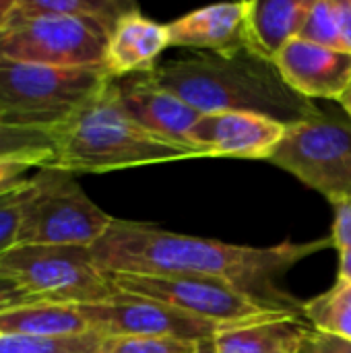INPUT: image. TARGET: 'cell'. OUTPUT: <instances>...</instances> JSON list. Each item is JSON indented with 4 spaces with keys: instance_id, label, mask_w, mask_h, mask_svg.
<instances>
[{
    "instance_id": "obj_11",
    "label": "cell",
    "mask_w": 351,
    "mask_h": 353,
    "mask_svg": "<svg viewBox=\"0 0 351 353\" xmlns=\"http://www.w3.org/2000/svg\"><path fill=\"white\" fill-rule=\"evenodd\" d=\"M288 124L252 112L203 114L188 141L203 157L267 159L273 155Z\"/></svg>"
},
{
    "instance_id": "obj_33",
    "label": "cell",
    "mask_w": 351,
    "mask_h": 353,
    "mask_svg": "<svg viewBox=\"0 0 351 353\" xmlns=\"http://www.w3.org/2000/svg\"><path fill=\"white\" fill-rule=\"evenodd\" d=\"M197 353H217L215 352V345H213V339H205L199 343V352Z\"/></svg>"
},
{
    "instance_id": "obj_27",
    "label": "cell",
    "mask_w": 351,
    "mask_h": 353,
    "mask_svg": "<svg viewBox=\"0 0 351 353\" xmlns=\"http://www.w3.org/2000/svg\"><path fill=\"white\" fill-rule=\"evenodd\" d=\"M304 353H351V341L325 331L310 329L304 343Z\"/></svg>"
},
{
    "instance_id": "obj_18",
    "label": "cell",
    "mask_w": 351,
    "mask_h": 353,
    "mask_svg": "<svg viewBox=\"0 0 351 353\" xmlns=\"http://www.w3.org/2000/svg\"><path fill=\"white\" fill-rule=\"evenodd\" d=\"M93 333L79 306L35 302L0 312V335L14 337H79Z\"/></svg>"
},
{
    "instance_id": "obj_32",
    "label": "cell",
    "mask_w": 351,
    "mask_h": 353,
    "mask_svg": "<svg viewBox=\"0 0 351 353\" xmlns=\"http://www.w3.org/2000/svg\"><path fill=\"white\" fill-rule=\"evenodd\" d=\"M14 2H17V0H0V27L6 23L10 10L14 8Z\"/></svg>"
},
{
    "instance_id": "obj_23",
    "label": "cell",
    "mask_w": 351,
    "mask_h": 353,
    "mask_svg": "<svg viewBox=\"0 0 351 353\" xmlns=\"http://www.w3.org/2000/svg\"><path fill=\"white\" fill-rule=\"evenodd\" d=\"M298 37L323 48L343 52L333 0H312V6L306 14L304 27Z\"/></svg>"
},
{
    "instance_id": "obj_7",
    "label": "cell",
    "mask_w": 351,
    "mask_h": 353,
    "mask_svg": "<svg viewBox=\"0 0 351 353\" xmlns=\"http://www.w3.org/2000/svg\"><path fill=\"white\" fill-rule=\"evenodd\" d=\"M108 35L85 21L27 10L14 2L6 23L0 27V58L60 66L103 68Z\"/></svg>"
},
{
    "instance_id": "obj_20",
    "label": "cell",
    "mask_w": 351,
    "mask_h": 353,
    "mask_svg": "<svg viewBox=\"0 0 351 353\" xmlns=\"http://www.w3.org/2000/svg\"><path fill=\"white\" fill-rule=\"evenodd\" d=\"M302 316L312 329L351 341V281H337L323 294L302 304Z\"/></svg>"
},
{
    "instance_id": "obj_12",
    "label": "cell",
    "mask_w": 351,
    "mask_h": 353,
    "mask_svg": "<svg viewBox=\"0 0 351 353\" xmlns=\"http://www.w3.org/2000/svg\"><path fill=\"white\" fill-rule=\"evenodd\" d=\"M114 85L124 110L147 132L163 141L194 149L188 141V134L203 114L170 89L161 87L153 79L151 70L118 77L114 79Z\"/></svg>"
},
{
    "instance_id": "obj_3",
    "label": "cell",
    "mask_w": 351,
    "mask_h": 353,
    "mask_svg": "<svg viewBox=\"0 0 351 353\" xmlns=\"http://www.w3.org/2000/svg\"><path fill=\"white\" fill-rule=\"evenodd\" d=\"M54 168L70 174H106L143 165L199 159L201 153L147 132L124 110L114 79L64 126L54 130Z\"/></svg>"
},
{
    "instance_id": "obj_9",
    "label": "cell",
    "mask_w": 351,
    "mask_h": 353,
    "mask_svg": "<svg viewBox=\"0 0 351 353\" xmlns=\"http://www.w3.org/2000/svg\"><path fill=\"white\" fill-rule=\"evenodd\" d=\"M269 161L331 205L351 196V120L319 116L290 124Z\"/></svg>"
},
{
    "instance_id": "obj_4",
    "label": "cell",
    "mask_w": 351,
    "mask_h": 353,
    "mask_svg": "<svg viewBox=\"0 0 351 353\" xmlns=\"http://www.w3.org/2000/svg\"><path fill=\"white\" fill-rule=\"evenodd\" d=\"M110 79L103 68H60L0 58V122L54 132Z\"/></svg>"
},
{
    "instance_id": "obj_5",
    "label": "cell",
    "mask_w": 351,
    "mask_h": 353,
    "mask_svg": "<svg viewBox=\"0 0 351 353\" xmlns=\"http://www.w3.org/2000/svg\"><path fill=\"white\" fill-rule=\"evenodd\" d=\"M114 217L99 209L77 182V176L46 165L23 190L17 246L93 248Z\"/></svg>"
},
{
    "instance_id": "obj_10",
    "label": "cell",
    "mask_w": 351,
    "mask_h": 353,
    "mask_svg": "<svg viewBox=\"0 0 351 353\" xmlns=\"http://www.w3.org/2000/svg\"><path fill=\"white\" fill-rule=\"evenodd\" d=\"M79 310L87 319L89 327L103 337L147 335L205 341L213 339L221 329H228L225 325L190 316L168 304L122 292L103 302L83 304Z\"/></svg>"
},
{
    "instance_id": "obj_21",
    "label": "cell",
    "mask_w": 351,
    "mask_h": 353,
    "mask_svg": "<svg viewBox=\"0 0 351 353\" xmlns=\"http://www.w3.org/2000/svg\"><path fill=\"white\" fill-rule=\"evenodd\" d=\"M56 151L54 132L17 128L0 122V161L6 159H31L46 165H52Z\"/></svg>"
},
{
    "instance_id": "obj_8",
    "label": "cell",
    "mask_w": 351,
    "mask_h": 353,
    "mask_svg": "<svg viewBox=\"0 0 351 353\" xmlns=\"http://www.w3.org/2000/svg\"><path fill=\"white\" fill-rule=\"evenodd\" d=\"M114 288L122 294L149 298L168 304L190 316L211 321L217 325L234 327L246 323H261L285 314H298L294 310L265 302L236 285L178 275H124L106 273ZM302 316V314H300Z\"/></svg>"
},
{
    "instance_id": "obj_6",
    "label": "cell",
    "mask_w": 351,
    "mask_h": 353,
    "mask_svg": "<svg viewBox=\"0 0 351 353\" xmlns=\"http://www.w3.org/2000/svg\"><path fill=\"white\" fill-rule=\"evenodd\" d=\"M0 277L12 279L39 302L95 304L118 294L95 265L91 248L14 246L0 254Z\"/></svg>"
},
{
    "instance_id": "obj_30",
    "label": "cell",
    "mask_w": 351,
    "mask_h": 353,
    "mask_svg": "<svg viewBox=\"0 0 351 353\" xmlns=\"http://www.w3.org/2000/svg\"><path fill=\"white\" fill-rule=\"evenodd\" d=\"M339 277L351 281V252H339Z\"/></svg>"
},
{
    "instance_id": "obj_29",
    "label": "cell",
    "mask_w": 351,
    "mask_h": 353,
    "mask_svg": "<svg viewBox=\"0 0 351 353\" xmlns=\"http://www.w3.org/2000/svg\"><path fill=\"white\" fill-rule=\"evenodd\" d=\"M343 52L351 54V0H333Z\"/></svg>"
},
{
    "instance_id": "obj_22",
    "label": "cell",
    "mask_w": 351,
    "mask_h": 353,
    "mask_svg": "<svg viewBox=\"0 0 351 353\" xmlns=\"http://www.w3.org/2000/svg\"><path fill=\"white\" fill-rule=\"evenodd\" d=\"M201 341L180 337H147V335H124L103 337L99 353H197Z\"/></svg>"
},
{
    "instance_id": "obj_17",
    "label": "cell",
    "mask_w": 351,
    "mask_h": 353,
    "mask_svg": "<svg viewBox=\"0 0 351 353\" xmlns=\"http://www.w3.org/2000/svg\"><path fill=\"white\" fill-rule=\"evenodd\" d=\"M310 329L300 314H285L221 329L213 345L217 353H304Z\"/></svg>"
},
{
    "instance_id": "obj_2",
    "label": "cell",
    "mask_w": 351,
    "mask_h": 353,
    "mask_svg": "<svg viewBox=\"0 0 351 353\" xmlns=\"http://www.w3.org/2000/svg\"><path fill=\"white\" fill-rule=\"evenodd\" d=\"M151 74L161 87L176 93L201 114L252 112L288 126L323 116L314 101L285 85L273 62L257 58L250 52L230 58L199 52L166 60Z\"/></svg>"
},
{
    "instance_id": "obj_16",
    "label": "cell",
    "mask_w": 351,
    "mask_h": 353,
    "mask_svg": "<svg viewBox=\"0 0 351 353\" xmlns=\"http://www.w3.org/2000/svg\"><path fill=\"white\" fill-rule=\"evenodd\" d=\"M312 0H248L246 52L273 62L275 56L300 35Z\"/></svg>"
},
{
    "instance_id": "obj_1",
    "label": "cell",
    "mask_w": 351,
    "mask_h": 353,
    "mask_svg": "<svg viewBox=\"0 0 351 353\" xmlns=\"http://www.w3.org/2000/svg\"><path fill=\"white\" fill-rule=\"evenodd\" d=\"M327 248H333L331 236L302 244L242 246L176 234L153 223L114 219L91 248V256L103 273L215 279L300 314L302 304L279 292L275 279Z\"/></svg>"
},
{
    "instance_id": "obj_15",
    "label": "cell",
    "mask_w": 351,
    "mask_h": 353,
    "mask_svg": "<svg viewBox=\"0 0 351 353\" xmlns=\"http://www.w3.org/2000/svg\"><path fill=\"white\" fill-rule=\"evenodd\" d=\"M170 48L168 25L155 23L139 12L124 17L112 35L106 50V72L112 79L147 72L157 66V58Z\"/></svg>"
},
{
    "instance_id": "obj_19",
    "label": "cell",
    "mask_w": 351,
    "mask_h": 353,
    "mask_svg": "<svg viewBox=\"0 0 351 353\" xmlns=\"http://www.w3.org/2000/svg\"><path fill=\"white\" fill-rule=\"evenodd\" d=\"M19 4L27 10L56 12L85 21L108 37L124 17L139 12L137 2L124 0H19Z\"/></svg>"
},
{
    "instance_id": "obj_26",
    "label": "cell",
    "mask_w": 351,
    "mask_h": 353,
    "mask_svg": "<svg viewBox=\"0 0 351 353\" xmlns=\"http://www.w3.org/2000/svg\"><path fill=\"white\" fill-rule=\"evenodd\" d=\"M333 207H335V221L331 230L333 246L339 252H351V196Z\"/></svg>"
},
{
    "instance_id": "obj_28",
    "label": "cell",
    "mask_w": 351,
    "mask_h": 353,
    "mask_svg": "<svg viewBox=\"0 0 351 353\" xmlns=\"http://www.w3.org/2000/svg\"><path fill=\"white\" fill-rule=\"evenodd\" d=\"M39 302L35 296H31L27 290H23L19 283H14L12 279L0 277V312L19 308V306H27V304H35Z\"/></svg>"
},
{
    "instance_id": "obj_25",
    "label": "cell",
    "mask_w": 351,
    "mask_h": 353,
    "mask_svg": "<svg viewBox=\"0 0 351 353\" xmlns=\"http://www.w3.org/2000/svg\"><path fill=\"white\" fill-rule=\"evenodd\" d=\"M39 168H43V165L37 163V161H31V159H6V161H0V196L23 190L29 184L31 176Z\"/></svg>"
},
{
    "instance_id": "obj_24",
    "label": "cell",
    "mask_w": 351,
    "mask_h": 353,
    "mask_svg": "<svg viewBox=\"0 0 351 353\" xmlns=\"http://www.w3.org/2000/svg\"><path fill=\"white\" fill-rule=\"evenodd\" d=\"M23 190L0 196V254L14 248L17 242H19Z\"/></svg>"
},
{
    "instance_id": "obj_13",
    "label": "cell",
    "mask_w": 351,
    "mask_h": 353,
    "mask_svg": "<svg viewBox=\"0 0 351 353\" xmlns=\"http://www.w3.org/2000/svg\"><path fill=\"white\" fill-rule=\"evenodd\" d=\"M285 85L298 95L339 99L351 81V54L323 48L306 39H292L273 60Z\"/></svg>"
},
{
    "instance_id": "obj_31",
    "label": "cell",
    "mask_w": 351,
    "mask_h": 353,
    "mask_svg": "<svg viewBox=\"0 0 351 353\" xmlns=\"http://www.w3.org/2000/svg\"><path fill=\"white\" fill-rule=\"evenodd\" d=\"M337 103L345 110V114L350 116V120H351V81H350V85L345 87V91L341 93V97L337 99Z\"/></svg>"
},
{
    "instance_id": "obj_14",
    "label": "cell",
    "mask_w": 351,
    "mask_h": 353,
    "mask_svg": "<svg viewBox=\"0 0 351 353\" xmlns=\"http://www.w3.org/2000/svg\"><path fill=\"white\" fill-rule=\"evenodd\" d=\"M246 2H223L192 10L168 23L170 48H188L203 54L236 56L246 52Z\"/></svg>"
}]
</instances>
